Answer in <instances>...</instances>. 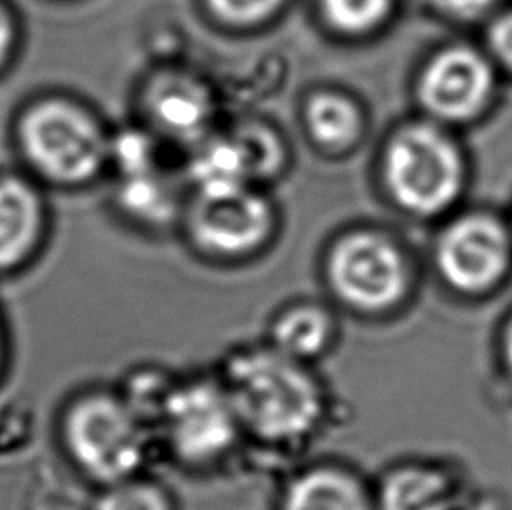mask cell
Listing matches in <instances>:
<instances>
[{
  "instance_id": "obj_9",
  "label": "cell",
  "mask_w": 512,
  "mask_h": 510,
  "mask_svg": "<svg viewBox=\"0 0 512 510\" xmlns=\"http://www.w3.org/2000/svg\"><path fill=\"white\" fill-rule=\"evenodd\" d=\"M277 510H376L374 486L350 463L317 460L285 479Z\"/></svg>"
},
{
  "instance_id": "obj_22",
  "label": "cell",
  "mask_w": 512,
  "mask_h": 510,
  "mask_svg": "<svg viewBox=\"0 0 512 510\" xmlns=\"http://www.w3.org/2000/svg\"><path fill=\"white\" fill-rule=\"evenodd\" d=\"M282 0H208L217 16L233 23H252L266 18Z\"/></svg>"
},
{
  "instance_id": "obj_2",
  "label": "cell",
  "mask_w": 512,
  "mask_h": 510,
  "mask_svg": "<svg viewBox=\"0 0 512 510\" xmlns=\"http://www.w3.org/2000/svg\"><path fill=\"white\" fill-rule=\"evenodd\" d=\"M62 442L77 472L97 488L147 472L158 444L153 428L114 385L88 388L70 402Z\"/></svg>"
},
{
  "instance_id": "obj_16",
  "label": "cell",
  "mask_w": 512,
  "mask_h": 510,
  "mask_svg": "<svg viewBox=\"0 0 512 510\" xmlns=\"http://www.w3.org/2000/svg\"><path fill=\"white\" fill-rule=\"evenodd\" d=\"M95 510H180L172 488L142 472L98 488Z\"/></svg>"
},
{
  "instance_id": "obj_3",
  "label": "cell",
  "mask_w": 512,
  "mask_h": 510,
  "mask_svg": "<svg viewBox=\"0 0 512 510\" xmlns=\"http://www.w3.org/2000/svg\"><path fill=\"white\" fill-rule=\"evenodd\" d=\"M154 434L175 465L200 474L221 469L247 442L217 369L177 376Z\"/></svg>"
},
{
  "instance_id": "obj_13",
  "label": "cell",
  "mask_w": 512,
  "mask_h": 510,
  "mask_svg": "<svg viewBox=\"0 0 512 510\" xmlns=\"http://www.w3.org/2000/svg\"><path fill=\"white\" fill-rule=\"evenodd\" d=\"M373 486L376 510H450L443 477L418 465L392 467Z\"/></svg>"
},
{
  "instance_id": "obj_15",
  "label": "cell",
  "mask_w": 512,
  "mask_h": 510,
  "mask_svg": "<svg viewBox=\"0 0 512 510\" xmlns=\"http://www.w3.org/2000/svg\"><path fill=\"white\" fill-rule=\"evenodd\" d=\"M39 205L34 193L18 180H0V268L27 255L39 231Z\"/></svg>"
},
{
  "instance_id": "obj_26",
  "label": "cell",
  "mask_w": 512,
  "mask_h": 510,
  "mask_svg": "<svg viewBox=\"0 0 512 510\" xmlns=\"http://www.w3.org/2000/svg\"><path fill=\"white\" fill-rule=\"evenodd\" d=\"M507 348H509V350H507V353H509V362H511L512 367V327L511 334H509V343H507Z\"/></svg>"
},
{
  "instance_id": "obj_5",
  "label": "cell",
  "mask_w": 512,
  "mask_h": 510,
  "mask_svg": "<svg viewBox=\"0 0 512 510\" xmlns=\"http://www.w3.org/2000/svg\"><path fill=\"white\" fill-rule=\"evenodd\" d=\"M385 172L395 200L418 214L443 210L462 184L455 147L427 126H411L392 140Z\"/></svg>"
},
{
  "instance_id": "obj_11",
  "label": "cell",
  "mask_w": 512,
  "mask_h": 510,
  "mask_svg": "<svg viewBox=\"0 0 512 510\" xmlns=\"http://www.w3.org/2000/svg\"><path fill=\"white\" fill-rule=\"evenodd\" d=\"M340 318L324 304L303 301L277 311L266 325L264 343L291 359L319 366L338 348Z\"/></svg>"
},
{
  "instance_id": "obj_17",
  "label": "cell",
  "mask_w": 512,
  "mask_h": 510,
  "mask_svg": "<svg viewBox=\"0 0 512 510\" xmlns=\"http://www.w3.org/2000/svg\"><path fill=\"white\" fill-rule=\"evenodd\" d=\"M313 138L326 147H343L359 133V112L341 95L324 93L312 98L306 111Z\"/></svg>"
},
{
  "instance_id": "obj_27",
  "label": "cell",
  "mask_w": 512,
  "mask_h": 510,
  "mask_svg": "<svg viewBox=\"0 0 512 510\" xmlns=\"http://www.w3.org/2000/svg\"><path fill=\"white\" fill-rule=\"evenodd\" d=\"M0 357H2V338H0Z\"/></svg>"
},
{
  "instance_id": "obj_7",
  "label": "cell",
  "mask_w": 512,
  "mask_h": 510,
  "mask_svg": "<svg viewBox=\"0 0 512 510\" xmlns=\"http://www.w3.org/2000/svg\"><path fill=\"white\" fill-rule=\"evenodd\" d=\"M509 245L497 222L469 217L451 226L437 250L439 268L446 280L462 290H483L507 266Z\"/></svg>"
},
{
  "instance_id": "obj_23",
  "label": "cell",
  "mask_w": 512,
  "mask_h": 510,
  "mask_svg": "<svg viewBox=\"0 0 512 510\" xmlns=\"http://www.w3.org/2000/svg\"><path fill=\"white\" fill-rule=\"evenodd\" d=\"M430 2L444 13L469 18L486 11L495 0H430Z\"/></svg>"
},
{
  "instance_id": "obj_10",
  "label": "cell",
  "mask_w": 512,
  "mask_h": 510,
  "mask_svg": "<svg viewBox=\"0 0 512 510\" xmlns=\"http://www.w3.org/2000/svg\"><path fill=\"white\" fill-rule=\"evenodd\" d=\"M492 88L490 69L469 49L444 51L430 63L422 79L423 104L444 119L471 118Z\"/></svg>"
},
{
  "instance_id": "obj_18",
  "label": "cell",
  "mask_w": 512,
  "mask_h": 510,
  "mask_svg": "<svg viewBox=\"0 0 512 510\" xmlns=\"http://www.w3.org/2000/svg\"><path fill=\"white\" fill-rule=\"evenodd\" d=\"M175 380L177 376L161 367L146 366L132 371L116 388L140 418L154 430Z\"/></svg>"
},
{
  "instance_id": "obj_4",
  "label": "cell",
  "mask_w": 512,
  "mask_h": 510,
  "mask_svg": "<svg viewBox=\"0 0 512 510\" xmlns=\"http://www.w3.org/2000/svg\"><path fill=\"white\" fill-rule=\"evenodd\" d=\"M327 283L345 310L360 318L381 317L406 296L408 269L392 243L360 233L334 247L327 261Z\"/></svg>"
},
{
  "instance_id": "obj_24",
  "label": "cell",
  "mask_w": 512,
  "mask_h": 510,
  "mask_svg": "<svg viewBox=\"0 0 512 510\" xmlns=\"http://www.w3.org/2000/svg\"><path fill=\"white\" fill-rule=\"evenodd\" d=\"M492 46L500 60L512 69V14L493 27Z\"/></svg>"
},
{
  "instance_id": "obj_6",
  "label": "cell",
  "mask_w": 512,
  "mask_h": 510,
  "mask_svg": "<svg viewBox=\"0 0 512 510\" xmlns=\"http://www.w3.org/2000/svg\"><path fill=\"white\" fill-rule=\"evenodd\" d=\"M21 137L41 172L62 182H81L100 170L109 147L102 131L81 109L46 102L28 114Z\"/></svg>"
},
{
  "instance_id": "obj_12",
  "label": "cell",
  "mask_w": 512,
  "mask_h": 510,
  "mask_svg": "<svg viewBox=\"0 0 512 510\" xmlns=\"http://www.w3.org/2000/svg\"><path fill=\"white\" fill-rule=\"evenodd\" d=\"M147 107L154 123L179 140H196L212 119V100L193 79L168 76L151 86Z\"/></svg>"
},
{
  "instance_id": "obj_14",
  "label": "cell",
  "mask_w": 512,
  "mask_h": 510,
  "mask_svg": "<svg viewBox=\"0 0 512 510\" xmlns=\"http://www.w3.org/2000/svg\"><path fill=\"white\" fill-rule=\"evenodd\" d=\"M193 177L200 186V194H219L247 187L257 177L256 165L243 140L236 131L233 137L217 138L205 145L193 161Z\"/></svg>"
},
{
  "instance_id": "obj_25",
  "label": "cell",
  "mask_w": 512,
  "mask_h": 510,
  "mask_svg": "<svg viewBox=\"0 0 512 510\" xmlns=\"http://www.w3.org/2000/svg\"><path fill=\"white\" fill-rule=\"evenodd\" d=\"M9 42H11V28H9L6 16L0 11V62H2V58L6 56Z\"/></svg>"
},
{
  "instance_id": "obj_19",
  "label": "cell",
  "mask_w": 512,
  "mask_h": 510,
  "mask_svg": "<svg viewBox=\"0 0 512 510\" xmlns=\"http://www.w3.org/2000/svg\"><path fill=\"white\" fill-rule=\"evenodd\" d=\"M121 201L132 214L144 219L161 221L172 214L175 193L170 187V182L161 179L151 170L126 177L125 184L121 187Z\"/></svg>"
},
{
  "instance_id": "obj_21",
  "label": "cell",
  "mask_w": 512,
  "mask_h": 510,
  "mask_svg": "<svg viewBox=\"0 0 512 510\" xmlns=\"http://www.w3.org/2000/svg\"><path fill=\"white\" fill-rule=\"evenodd\" d=\"M112 158L125 177L151 172L154 166V145L146 135L126 131L112 144Z\"/></svg>"
},
{
  "instance_id": "obj_1",
  "label": "cell",
  "mask_w": 512,
  "mask_h": 510,
  "mask_svg": "<svg viewBox=\"0 0 512 510\" xmlns=\"http://www.w3.org/2000/svg\"><path fill=\"white\" fill-rule=\"evenodd\" d=\"M217 373L228 388L247 441L261 448H303L324 432L333 413V395L319 369L264 341L228 352Z\"/></svg>"
},
{
  "instance_id": "obj_8",
  "label": "cell",
  "mask_w": 512,
  "mask_h": 510,
  "mask_svg": "<svg viewBox=\"0 0 512 510\" xmlns=\"http://www.w3.org/2000/svg\"><path fill=\"white\" fill-rule=\"evenodd\" d=\"M270 208L247 187L229 193L201 194L193 212L194 235L215 254H243L263 242Z\"/></svg>"
},
{
  "instance_id": "obj_20",
  "label": "cell",
  "mask_w": 512,
  "mask_h": 510,
  "mask_svg": "<svg viewBox=\"0 0 512 510\" xmlns=\"http://www.w3.org/2000/svg\"><path fill=\"white\" fill-rule=\"evenodd\" d=\"M327 20L345 32H364L378 25L392 0H320Z\"/></svg>"
}]
</instances>
